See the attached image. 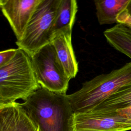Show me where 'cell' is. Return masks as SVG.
Masks as SVG:
<instances>
[{"instance_id":"obj_1","label":"cell","mask_w":131,"mask_h":131,"mask_svg":"<svg viewBox=\"0 0 131 131\" xmlns=\"http://www.w3.org/2000/svg\"><path fill=\"white\" fill-rule=\"evenodd\" d=\"M19 104L39 131H74V113L67 94L40 86Z\"/></svg>"},{"instance_id":"obj_2","label":"cell","mask_w":131,"mask_h":131,"mask_svg":"<svg viewBox=\"0 0 131 131\" xmlns=\"http://www.w3.org/2000/svg\"><path fill=\"white\" fill-rule=\"evenodd\" d=\"M131 82V62L107 74L85 81L75 92L68 95L74 114L91 111L117 90Z\"/></svg>"},{"instance_id":"obj_3","label":"cell","mask_w":131,"mask_h":131,"mask_svg":"<svg viewBox=\"0 0 131 131\" xmlns=\"http://www.w3.org/2000/svg\"><path fill=\"white\" fill-rule=\"evenodd\" d=\"M39 87L30 56L17 48L13 58L0 68V104L25 101Z\"/></svg>"},{"instance_id":"obj_4","label":"cell","mask_w":131,"mask_h":131,"mask_svg":"<svg viewBox=\"0 0 131 131\" xmlns=\"http://www.w3.org/2000/svg\"><path fill=\"white\" fill-rule=\"evenodd\" d=\"M60 0H41L33 13L21 38L17 40L18 48L30 57L50 43L52 28Z\"/></svg>"},{"instance_id":"obj_5","label":"cell","mask_w":131,"mask_h":131,"mask_svg":"<svg viewBox=\"0 0 131 131\" xmlns=\"http://www.w3.org/2000/svg\"><path fill=\"white\" fill-rule=\"evenodd\" d=\"M30 57L39 86L54 93L66 94L71 79L60 63L52 43L45 46Z\"/></svg>"},{"instance_id":"obj_6","label":"cell","mask_w":131,"mask_h":131,"mask_svg":"<svg viewBox=\"0 0 131 131\" xmlns=\"http://www.w3.org/2000/svg\"><path fill=\"white\" fill-rule=\"evenodd\" d=\"M131 123L109 112L74 114V131H126Z\"/></svg>"},{"instance_id":"obj_7","label":"cell","mask_w":131,"mask_h":131,"mask_svg":"<svg viewBox=\"0 0 131 131\" xmlns=\"http://www.w3.org/2000/svg\"><path fill=\"white\" fill-rule=\"evenodd\" d=\"M41 0H1V9L17 40L23 37L27 25Z\"/></svg>"},{"instance_id":"obj_8","label":"cell","mask_w":131,"mask_h":131,"mask_svg":"<svg viewBox=\"0 0 131 131\" xmlns=\"http://www.w3.org/2000/svg\"><path fill=\"white\" fill-rule=\"evenodd\" d=\"M0 131H39L19 103L0 104Z\"/></svg>"},{"instance_id":"obj_9","label":"cell","mask_w":131,"mask_h":131,"mask_svg":"<svg viewBox=\"0 0 131 131\" xmlns=\"http://www.w3.org/2000/svg\"><path fill=\"white\" fill-rule=\"evenodd\" d=\"M57 58L68 76L75 78L78 71L77 61L72 43V32L61 31L54 34L51 39Z\"/></svg>"},{"instance_id":"obj_10","label":"cell","mask_w":131,"mask_h":131,"mask_svg":"<svg viewBox=\"0 0 131 131\" xmlns=\"http://www.w3.org/2000/svg\"><path fill=\"white\" fill-rule=\"evenodd\" d=\"M77 10L76 1L60 0L52 28V38L61 31H72Z\"/></svg>"},{"instance_id":"obj_11","label":"cell","mask_w":131,"mask_h":131,"mask_svg":"<svg viewBox=\"0 0 131 131\" xmlns=\"http://www.w3.org/2000/svg\"><path fill=\"white\" fill-rule=\"evenodd\" d=\"M130 0H95L96 16L100 25L117 23V17L125 10Z\"/></svg>"},{"instance_id":"obj_12","label":"cell","mask_w":131,"mask_h":131,"mask_svg":"<svg viewBox=\"0 0 131 131\" xmlns=\"http://www.w3.org/2000/svg\"><path fill=\"white\" fill-rule=\"evenodd\" d=\"M103 34L110 45L131 59V27L118 23Z\"/></svg>"},{"instance_id":"obj_13","label":"cell","mask_w":131,"mask_h":131,"mask_svg":"<svg viewBox=\"0 0 131 131\" xmlns=\"http://www.w3.org/2000/svg\"><path fill=\"white\" fill-rule=\"evenodd\" d=\"M129 107H131V82L117 90L91 111L113 112Z\"/></svg>"},{"instance_id":"obj_14","label":"cell","mask_w":131,"mask_h":131,"mask_svg":"<svg viewBox=\"0 0 131 131\" xmlns=\"http://www.w3.org/2000/svg\"><path fill=\"white\" fill-rule=\"evenodd\" d=\"M17 49H9L0 51V68L8 62L14 56Z\"/></svg>"},{"instance_id":"obj_15","label":"cell","mask_w":131,"mask_h":131,"mask_svg":"<svg viewBox=\"0 0 131 131\" xmlns=\"http://www.w3.org/2000/svg\"><path fill=\"white\" fill-rule=\"evenodd\" d=\"M107 112H109L114 115L127 120L131 123V107L116 111Z\"/></svg>"},{"instance_id":"obj_16","label":"cell","mask_w":131,"mask_h":131,"mask_svg":"<svg viewBox=\"0 0 131 131\" xmlns=\"http://www.w3.org/2000/svg\"><path fill=\"white\" fill-rule=\"evenodd\" d=\"M117 24H122L131 27V16L128 14L126 9L119 14L117 17Z\"/></svg>"},{"instance_id":"obj_17","label":"cell","mask_w":131,"mask_h":131,"mask_svg":"<svg viewBox=\"0 0 131 131\" xmlns=\"http://www.w3.org/2000/svg\"><path fill=\"white\" fill-rule=\"evenodd\" d=\"M126 10L128 14L131 16V0H130V2L126 9Z\"/></svg>"},{"instance_id":"obj_18","label":"cell","mask_w":131,"mask_h":131,"mask_svg":"<svg viewBox=\"0 0 131 131\" xmlns=\"http://www.w3.org/2000/svg\"><path fill=\"white\" fill-rule=\"evenodd\" d=\"M0 9H1V0H0Z\"/></svg>"}]
</instances>
